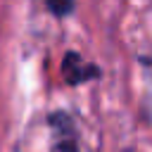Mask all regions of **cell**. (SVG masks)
Segmentation results:
<instances>
[{"mask_svg":"<svg viewBox=\"0 0 152 152\" xmlns=\"http://www.w3.org/2000/svg\"><path fill=\"white\" fill-rule=\"evenodd\" d=\"M62 74H64V81L66 83L76 86V83H83L88 78H95L97 76V66L83 64V59L76 52H66L64 55V62H62Z\"/></svg>","mask_w":152,"mask_h":152,"instance_id":"obj_1","label":"cell"},{"mask_svg":"<svg viewBox=\"0 0 152 152\" xmlns=\"http://www.w3.org/2000/svg\"><path fill=\"white\" fill-rule=\"evenodd\" d=\"M48 10L55 14H69L74 10V5L71 2H48Z\"/></svg>","mask_w":152,"mask_h":152,"instance_id":"obj_2","label":"cell"},{"mask_svg":"<svg viewBox=\"0 0 152 152\" xmlns=\"http://www.w3.org/2000/svg\"><path fill=\"white\" fill-rule=\"evenodd\" d=\"M52 152H76V142L69 140V138H64V140H59V142L52 147Z\"/></svg>","mask_w":152,"mask_h":152,"instance_id":"obj_3","label":"cell"}]
</instances>
